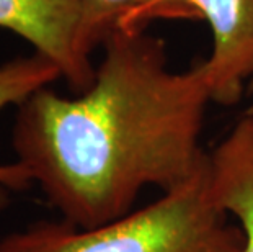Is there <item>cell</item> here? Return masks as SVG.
Returning <instances> with one entry per match:
<instances>
[{"instance_id": "1", "label": "cell", "mask_w": 253, "mask_h": 252, "mask_svg": "<svg viewBox=\"0 0 253 252\" xmlns=\"http://www.w3.org/2000/svg\"><path fill=\"white\" fill-rule=\"evenodd\" d=\"M209 101L201 62L173 72L162 38L116 33L90 89L67 99L42 87L18 105L13 151L64 221L100 226L145 187L167 192L201 169Z\"/></svg>"}, {"instance_id": "2", "label": "cell", "mask_w": 253, "mask_h": 252, "mask_svg": "<svg viewBox=\"0 0 253 252\" xmlns=\"http://www.w3.org/2000/svg\"><path fill=\"white\" fill-rule=\"evenodd\" d=\"M244 236L209 184V155L186 182L93 228L40 221L0 238V252H242Z\"/></svg>"}, {"instance_id": "3", "label": "cell", "mask_w": 253, "mask_h": 252, "mask_svg": "<svg viewBox=\"0 0 253 252\" xmlns=\"http://www.w3.org/2000/svg\"><path fill=\"white\" fill-rule=\"evenodd\" d=\"M167 18L206 20L212 51L201 61L211 100L234 106L253 79V0H164Z\"/></svg>"}, {"instance_id": "4", "label": "cell", "mask_w": 253, "mask_h": 252, "mask_svg": "<svg viewBox=\"0 0 253 252\" xmlns=\"http://www.w3.org/2000/svg\"><path fill=\"white\" fill-rule=\"evenodd\" d=\"M80 0H0V28L33 45L51 59L75 94L93 84L95 69L75 51Z\"/></svg>"}, {"instance_id": "5", "label": "cell", "mask_w": 253, "mask_h": 252, "mask_svg": "<svg viewBox=\"0 0 253 252\" xmlns=\"http://www.w3.org/2000/svg\"><path fill=\"white\" fill-rule=\"evenodd\" d=\"M212 197L235 219L244 251L253 252V116H244L209 152Z\"/></svg>"}, {"instance_id": "6", "label": "cell", "mask_w": 253, "mask_h": 252, "mask_svg": "<svg viewBox=\"0 0 253 252\" xmlns=\"http://www.w3.org/2000/svg\"><path fill=\"white\" fill-rule=\"evenodd\" d=\"M157 18H167L164 0H80L75 51L91 62V52L113 35L142 31Z\"/></svg>"}, {"instance_id": "7", "label": "cell", "mask_w": 253, "mask_h": 252, "mask_svg": "<svg viewBox=\"0 0 253 252\" xmlns=\"http://www.w3.org/2000/svg\"><path fill=\"white\" fill-rule=\"evenodd\" d=\"M61 77V69L40 52L0 64V110L8 105H21L31 94ZM31 184L28 170L18 160L0 164V187L23 190Z\"/></svg>"}, {"instance_id": "8", "label": "cell", "mask_w": 253, "mask_h": 252, "mask_svg": "<svg viewBox=\"0 0 253 252\" xmlns=\"http://www.w3.org/2000/svg\"><path fill=\"white\" fill-rule=\"evenodd\" d=\"M249 87H250V90H253V79L250 80V85H249Z\"/></svg>"}]
</instances>
